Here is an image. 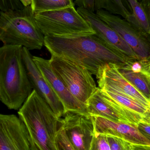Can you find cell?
Instances as JSON below:
<instances>
[{
    "mask_svg": "<svg viewBox=\"0 0 150 150\" xmlns=\"http://www.w3.org/2000/svg\"><path fill=\"white\" fill-rule=\"evenodd\" d=\"M49 60L54 72L71 94L86 107L88 100L98 88L92 74L83 66L71 60L51 55Z\"/></svg>",
    "mask_w": 150,
    "mask_h": 150,
    "instance_id": "cell-6",
    "label": "cell"
},
{
    "mask_svg": "<svg viewBox=\"0 0 150 150\" xmlns=\"http://www.w3.org/2000/svg\"><path fill=\"white\" fill-rule=\"evenodd\" d=\"M100 10L120 16L128 22L132 19V14L127 8L122 0H95L94 11Z\"/></svg>",
    "mask_w": 150,
    "mask_h": 150,
    "instance_id": "cell-18",
    "label": "cell"
},
{
    "mask_svg": "<svg viewBox=\"0 0 150 150\" xmlns=\"http://www.w3.org/2000/svg\"><path fill=\"white\" fill-rule=\"evenodd\" d=\"M101 90L123 108L141 115L142 117L149 108L141 103L123 94L112 91Z\"/></svg>",
    "mask_w": 150,
    "mask_h": 150,
    "instance_id": "cell-19",
    "label": "cell"
},
{
    "mask_svg": "<svg viewBox=\"0 0 150 150\" xmlns=\"http://www.w3.org/2000/svg\"><path fill=\"white\" fill-rule=\"evenodd\" d=\"M142 3L148 10H150V0H137Z\"/></svg>",
    "mask_w": 150,
    "mask_h": 150,
    "instance_id": "cell-30",
    "label": "cell"
},
{
    "mask_svg": "<svg viewBox=\"0 0 150 150\" xmlns=\"http://www.w3.org/2000/svg\"><path fill=\"white\" fill-rule=\"evenodd\" d=\"M91 117L95 133L118 137L131 144L150 145V140L141 133L137 126L113 121L100 116Z\"/></svg>",
    "mask_w": 150,
    "mask_h": 150,
    "instance_id": "cell-15",
    "label": "cell"
},
{
    "mask_svg": "<svg viewBox=\"0 0 150 150\" xmlns=\"http://www.w3.org/2000/svg\"><path fill=\"white\" fill-rule=\"evenodd\" d=\"M44 45L51 55L74 61L98 76L107 64L118 66L128 59L110 47L96 34L74 37H45Z\"/></svg>",
    "mask_w": 150,
    "mask_h": 150,
    "instance_id": "cell-1",
    "label": "cell"
},
{
    "mask_svg": "<svg viewBox=\"0 0 150 150\" xmlns=\"http://www.w3.org/2000/svg\"><path fill=\"white\" fill-rule=\"evenodd\" d=\"M139 61L142 66V70L150 80V55L146 59Z\"/></svg>",
    "mask_w": 150,
    "mask_h": 150,
    "instance_id": "cell-26",
    "label": "cell"
},
{
    "mask_svg": "<svg viewBox=\"0 0 150 150\" xmlns=\"http://www.w3.org/2000/svg\"><path fill=\"white\" fill-rule=\"evenodd\" d=\"M131 150H150V145L141 144H131Z\"/></svg>",
    "mask_w": 150,
    "mask_h": 150,
    "instance_id": "cell-28",
    "label": "cell"
},
{
    "mask_svg": "<svg viewBox=\"0 0 150 150\" xmlns=\"http://www.w3.org/2000/svg\"><path fill=\"white\" fill-rule=\"evenodd\" d=\"M91 116H98L113 121L124 122L137 127L142 116L126 110L98 87L86 105Z\"/></svg>",
    "mask_w": 150,
    "mask_h": 150,
    "instance_id": "cell-7",
    "label": "cell"
},
{
    "mask_svg": "<svg viewBox=\"0 0 150 150\" xmlns=\"http://www.w3.org/2000/svg\"></svg>",
    "mask_w": 150,
    "mask_h": 150,
    "instance_id": "cell-32",
    "label": "cell"
},
{
    "mask_svg": "<svg viewBox=\"0 0 150 150\" xmlns=\"http://www.w3.org/2000/svg\"><path fill=\"white\" fill-rule=\"evenodd\" d=\"M95 13L98 16L114 30L133 49L139 59L150 55V46L147 36L142 33L131 23L117 15L103 10Z\"/></svg>",
    "mask_w": 150,
    "mask_h": 150,
    "instance_id": "cell-8",
    "label": "cell"
},
{
    "mask_svg": "<svg viewBox=\"0 0 150 150\" xmlns=\"http://www.w3.org/2000/svg\"><path fill=\"white\" fill-rule=\"evenodd\" d=\"M141 122L150 126V107L144 115Z\"/></svg>",
    "mask_w": 150,
    "mask_h": 150,
    "instance_id": "cell-29",
    "label": "cell"
},
{
    "mask_svg": "<svg viewBox=\"0 0 150 150\" xmlns=\"http://www.w3.org/2000/svg\"><path fill=\"white\" fill-rule=\"evenodd\" d=\"M23 60L33 89L45 100L55 115L61 118L65 114L64 107L33 59L30 50L23 47Z\"/></svg>",
    "mask_w": 150,
    "mask_h": 150,
    "instance_id": "cell-13",
    "label": "cell"
},
{
    "mask_svg": "<svg viewBox=\"0 0 150 150\" xmlns=\"http://www.w3.org/2000/svg\"><path fill=\"white\" fill-rule=\"evenodd\" d=\"M132 10V19L129 23L142 33L150 37V11L137 0H127Z\"/></svg>",
    "mask_w": 150,
    "mask_h": 150,
    "instance_id": "cell-17",
    "label": "cell"
},
{
    "mask_svg": "<svg viewBox=\"0 0 150 150\" xmlns=\"http://www.w3.org/2000/svg\"><path fill=\"white\" fill-rule=\"evenodd\" d=\"M117 67L122 75L150 101V80L142 70L140 61L129 59Z\"/></svg>",
    "mask_w": 150,
    "mask_h": 150,
    "instance_id": "cell-16",
    "label": "cell"
},
{
    "mask_svg": "<svg viewBox=\"0 0 150 150\" xmlns=\"http://www.w3.org/2000/svg\"><path fill=\"white\" fill-rule=\"evenodd\" d=\"M62 127L76 150H89L94 132L92 117L79 113L68 112L61 118Z\"/></svg>",
    "mask_w": 150,
    "mask_h": 150,
    "instance_id": "cell-9",
    "label": "cell"
},
{
    "mask_svg": "<svg viewBox=\"0 0 150 150\" xmlns=\"http://www.w3.org/2000/svg\"><path fill=\"white\" fill-rule=\"evenodd\" d=\"M56 142L59 150H76L70 143L65 130L60 125L56 135Z\"/></svg>",
    "mask_w": 150,
    "mask_h": 150,
    "instance_id": "cell-23",
    "label": "cell"
},
{
    "mask_svg": "<svg viewBox=\"0 0 150 150\" xmlns=\"http://www.w3.org/2000/svg\"><path fill=\"white\" fill-rule=\"evenodd\" d=\"M24 6L20 0H0V10H9L23 8Z\"/></svg>",
    "mask_w": 150,
    "mask_h": 150,
    "instance_id": "cell-24",
    "label": "cell"
},
{
    "mask_svg": "<svg viewBox=\"0 0 150 150\" xmlns=\"http://www.w3.org/2000/svg\"><path fill=\"white\" fill-rule=\"evenodd\" d=\"M26 129L30 150H59L56 135L61 118L33 89L18 112Z\"/></svg>",
    "mask_w": 150,
    "mask_h": 150,
    "instance_id": "cell-2",
    "label": "cell"
},
{
    "mask_svg": "<svg viewBox=\"0 0 150 150\" xmlns=\"http://www.w3.org/2000/svg\"><path fill=\"white\" fill-rule=\"evenodd\" d=\"M0 41L6 45L40 50L45 36L38 27L30 5L19 9L0 11Z\"/></svg>",
    "mask_w": 150,
    "mask_h": 150,
    "instance_id": "cell-4",
    "label": "cell"
},
{
    "mask_svg": "<svg viewBox=\"0 0 150 150\" xmlns=\"http://www.w3.org/2000/svg\"><path fill=\"white\" fill-rule=\"evenodd\" d=\"M72 6H75L73 0H31V8L34 14Z\"/></svg>",
    "mask_w": 150,
    "mask_h": 150,
    "instance_id": "cell-20",
    "label": "cell"
},
{
    "mask_svg": "<svg viewBox=\"0 0 150 150\" xmlns=\"http://www.w3.org/2000/svg\"><path fill=\"white\" fill-rule=\"evenodd\" d=\"M141 133L150 141V126L140 122L137 126Z\"/></svg>",
    "mask_w": 150,
    "mask_h": 150,
    "instance_id": "cell-27",
    "label": "cell"
},
{
    "mask_svg": "<svg viewBox=\"0 0 150 150\" xmlns=\"http://www.w3.org/2000/svg\"><path fill=\"white\" fill-rule=\"evenodd\" d=\"M94 2L95 0H75L74 3L78 8H83L95 12Z\"/></svg>",
    "mask_w": 150,
    "mask_h": 150,
    "instance_id": "cell-25",
    "label": "cell"
},
{
    "mask_svg": "<svg viewBox=\"0 0 150 150\" xmlns=\"http://www.w3.org/2000/svg\"><path fill=\"white\" fill-rule=\"evenodd\" d=\"M76 9L91 25L95 34L111 48L128 59L140 60L133 49L119 33L101 20L95 12L83 8H77Z\"/></svg>",
    "mask_w": 150,
    "mask_h": 150,
    "instance_id": "cell-10",
    "label": "cell"
},
{
    "mask_svg": "<svg viewBox=\"0 0 150 150\" xmlns=\"http://www.w3.org/2000/svg\"><path fill=\"white\" fill-rule=\"evenodd\" d=\"M89 150H111L106 135L95 132Z\"/></svg>",
    "mask_w": 150,
    "mask_h": 150,
    "instance_id": "cell-21",
    "label": "cell"
},
{
    "mask_svg": "<svg viewBox=\"0 0 150 150\" xmlns=\"http://www.w3.org/2000/svg\"><path fill=\"white\" fill-rule=\"evenodd\" d=\"M96 78L100 89L123 94L149 108L150 107L149 100L122 75L115 64L106 65Z\"/></svg>",
    "mask_w": 150,
    "mask_h": 150,
    "instance_id": "cell-11",
    "label": "cell"
},
{
    "mask_svg": "<svg viewBox=\"0 0 150 150\" xmlns=\"http://www.w3.org/2000/svg\"><path fill=\"white\" fill-rule=\"evenodd\" d=\"M33 59L40 73L63 105L65 113L73 112L90 115L86 107L71 94L64 83L54 72L49 60L33 56Z\"/></svg>",
    "mask_w": 150,
    "mask_h": 150,
    "instance_id": "cell-12",
    "label": "cell"
},
{
    "mask_svg": "<svg viewBox=\"0 0 150 150\" xmlns=\"http://www.w3.org/2000/svg\"><path fill=\"white\" fill-rule=\"evenodd\" d=\"M24 6H29L31 4V0H20Z\"/></svg>",
    "mask_w": 150,
    "mask_h": 150,
    "instance_id": "cell-31",
    "label": "cell"
},
{
    "mask_svg": "<svg viewBox=\"0 0 150 150\" xmlns=\"http://www.w3.org/2000/svg\"><path fill=\"white\" fill-rule=\"evenodd\" d=\"M34 18L45 37H74L95 34L75 6L35 13Z\"/></svg>",
    "mask_w": 150,
    "mask_h": 150,
    "instance_id": "cell-5",
    "label": "cell"
},
{
    "mask_svg": "<svg viewBox=\"0 0 150 150\" xmlns=\"http://www.w3.org/2000/svg\"><path fill=\"white\" fill-rule=\"evenodd\" d=\"M0 150H30L25 127L15 115L0 114Z\"/></svg>",
    "mask_w": 150,
    "mask_h": 150,
    "instance_id": "cell-14",
    "label": "cell"
},
{
    "mask_svg": "<svg viewBox=\"0 0 150 150\" xmlns=\"http://www.w3.org/2000/svg\"><path fill=\"white\" fill-rule=\"evenodd\" d=\"M111 150H131V144L114 136L106 135Z\"/></svg>",
    "mask_w": 150,
    "mask_h": 150,
    "instance_id": "cell-22",
    "label": "cell"
},
{
    "mask_svg": "<svg viewBox=\"0 0 150 150\" xmlns=\"http://www.w3.org/2000/svg\"><path fill=\"white\" fill-rule=\"evenodd\" d=\"M23 47H0V101L18 110L33 90L23 60Z\"/></svg>",
    "mask_w": 150,
    "mask_h": 150,
    "instance_id": "cell-3",
    "label": "cell"
}]
</instances>
